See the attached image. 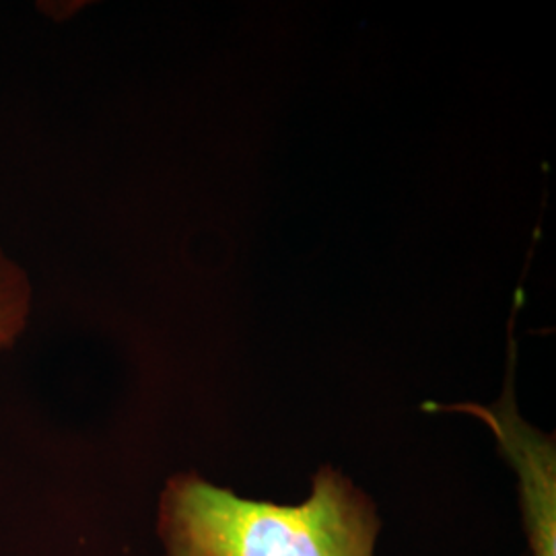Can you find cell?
<instances>
[{"label":"cell","mask_w":556,"mask_h":556,"mask_svg":"<svg viewBox=\"0 0 556 556\" xmlns=\"http://www.w3.org/2000/svg\"><path fill=\"white\" fill-rule=\"evenodd\" d=\"M379 530L376 503L334 468H321L298 505L243 498L194 472L176 475L157 514L165 556H374Z\"/></svg>","instance_id":"cell-1"},{"label":"cell","mask_w":556,"mask_h":556,"mask_svg":"<svg viewBox=\"0 0 556 556\" xmlns=\"http://www.w3.org/2000/svg\"><path fill=\"white\" fill-rule=\"evenodd\" d=\"M34 289L17 262L0 250V349L17 342L31 314Z\"/></svg>","instance_id":"cell-3"},{"label":"cell","mask_w":556,"mask_h":556,"mask_svg":"<svg viewBox=\"0 0 556 556\" xmlns=\"http://www.w3.org/2000/svg\"><path fill=\"white\" fill-rule=\"evenodd\" d=\"M489 418L519 477V503L534 556H555V443L517 417L511 406L480 413Z\"/></svg>","instance_id":"cell-2"}]
</instances>
